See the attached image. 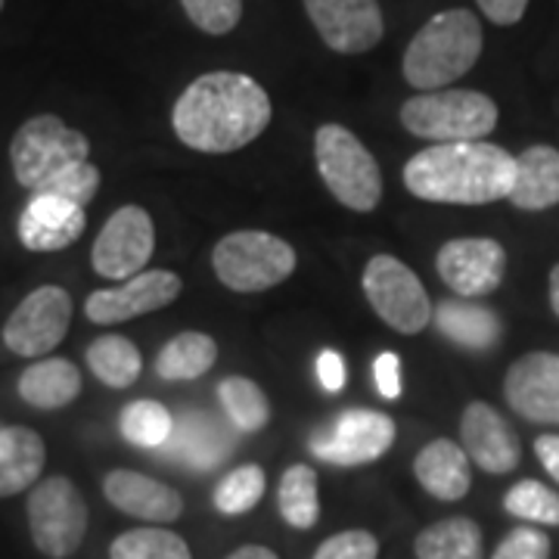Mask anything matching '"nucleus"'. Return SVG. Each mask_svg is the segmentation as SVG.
<instances>
[{"label": "nucleus", "mask_w": 559, "mask_h": 559, "mask_svg": "<svg viewBox=\"0 0 559 559\" xmlns=\"http://www.w3.org/2000/svg\"><path fill=\"white\" fill-rule=\"evenodd\" d=\"M44 441L28 426H0V498H13L40 479Z\"/></svg>", "instance_id": "23"}, {"label": "nucleus", "mask_w": 559, "mask_h": 559, "mask_svg": "<svg viewBox=\"0 0 559 559\" xmlns=\"http://www.w3.org/2000/svg\"><path fill=\"white\" fill-rule=\"evenodd\" d=\"M373 377H377V389L382 399H401V358L395 352H382L373 364Z\"/></svg>", "instance_id": "39"}, {"label": "nucleus", "mask_w": 559, "mask_h": 559, "mask_svg": "<svg viewBox=\"0 0 559 559\" xmlns=\"http://www.w3.org/2000/svg\"><path fill=\"white\" fill-rule=\"evenodd\" d=\"M550 308L559 318V264H554V271H550Z\"/></svg>", "instance_id": "44"}, {"label": "nucleus", "mask_w": 559, "mask_h": 559, "mask_svg": "<svg viewBox=\"0 0 559 559\" xmlns=\"http://www.w3.org/2000/svg\"><path fill=\"white\" fill-rule=\"evenodd\" d=\"M72 320V296L60 286H40L16 305L3 323V345L22 358H40L53 352Z\"/></svg>", "instance_id": "10"}, {"label": "nucleus", "mask_w": 559, "mask_h": 559, "mask_svg": "<svg viewBox=\"0 0 559 559\" xmlns=\"http://www.w3.org/2000/svg\"><path fill=\"white\" fill-rule=\"evenodd\" d=\"M87 156H91V140L57 116L28 119L10 143L13 175L32 193H40L69 168L87 162Z\"/></svg>", "instance_id": "6"}, {"label": "nucleus", "mask_w": 559, "mask_h": 559, "mask_svg": "<svg viewBox=\"0 0 559 559\" xmlns=\"http://www.w3.org/2000/svg\"><path fill=\"white\" fill-rule=\"evenodd\" d=\"M323 44L345 57L373 50L382 40L385 22L377 0H301Z\"/></svg>", "instance_id": "13"}, {"label": "nucleus", "mask_w": 559, "mask_h": 559, "mask_svg": "<svg viewBox=\"0 0 559 559\" xmlns=\"http://www.w3.org/2000/svg\"><path fill=\"white\" fill-rule=\"evenodd\" d=\"M87 364L94 370V377L109 385V389H128L134 385L140 377V358L138 345L124 336H103L91 348H87Z\"/></svg>", "instance_id": "28"}, {"label": "nucleus", "mask_w": 559, "mask_h": 559, "mask_svg": "<svg viewBox=\"0 0 559 559\" xmlns=\"http://www.w3.org/2000/svg\"><path fill=\"white\" fill-rule=\"evenodd\" d=\"M97 187H100V168L91 165V162H81L75 168H69L66 175H60L53 183H47L40 193H47V197H62V200L87 205V202L97 197Z\"/></svg>", "instance_id": "36"}, {"label": "nucleus", "mask_w": 559, "mask_h": 559, "mask_svg": "<svg viewBox=\"0 0 559 559\" xmlns=\"http://www.w3.org/2000/svg\"><path fill=\"white\" fill-rule=\"evenodd\" d=\"M109 559H190V547L168 528H131L112 540Z\"/></svg>", "instance_id": "32"}, {"label": "nucleus", "mask_w": 559, "mask_h": 559, "mask_svg": "<svg viewBox=\"0 0 559 559\" xmlns=\"http://www.w3.org/2000/svg\"><path fill=\"white\" fill-rule=\"evenodd\" d=\"M320 180L352 212H373L382 200V175L373 153L342 124H320L314 134Z\"/></svg>", "instance_id": "5"}, {"label": "nucleus", "mask_w": 559, "mask_h": 559, "mask_svg": "<svg viewBox=\"0 0 559 559\" xmlns=\"http://www.w3.org/2000/svg\"><path fill=\"white\" fill-rule=\"evenodd\" d=\"M476 3L495 25H516L528 10V0H476Z\"/></svg>", "instance_id": "41"}, {"label": "nucleus", "mask_w": 559, "mask_h": 559, "mask_svg": "<svg viewBox=\"0 0 559 559\" xmlns=\"http://www.w3.org/2000/svg\"><path fill=\"white\" fill-rule=\"evenodd\" d=\"M419 559H481V528L466 516H451L419 532Z\"/></svg>", "instance_id": "26"}, {"label": "nucleus", "mask_w": 559, "mask_h": 559, "mask_svg": "<svg viewBox=\"0 0 559 559\" xmlns=\"http://www.w3.org/2000/svg\"><path fill=\"white\" fill-rule=\"evenodd\" d=\"M280 513L286 525L293 528H311L320 516V500H318V473L305 463H296L283 473L277 488Z\"/></svg>", "instance_id": "29"}, {"label": "nucleus", "mask_w": 559, "mask_h": 559, "mask_svg": "<svg viewBox=\"0 0 559 559\" xmlns=\"http://www.w3.org/2000/svg\"><path fill=\"white\" fill-rule=\"evenodd\" d=\"M212 267L234 293L271 289L296 271V249L264 230H237L212 252Z\"/></svg>", "instance_id": "7"}, {"label": "nucleus", "mask_w": 559, "mask_h": 559, "mask_svg": "<svg viewBox=\"0 0 559 559\" xmlns=\"http://www.w3.org/2000/svg\"><path fill=\"white\" fill-rule=\"evenodd\" d=\"M87 227L84 205L35 193L20 215V240L32 252H60L79 240Z\"/></svg>", "instance_id": "18"}, {"label": "nucleus", "mask_w": 559, "mask_h": 559, "mask_svg": "<svg viewBox=\"0 0 559 559\" xmlns=\"http://www.w3.org/2000/svg\"><path fill=\"white\" fill-rule=\"evenodd\" d=\"M261 495H264V469L255 463H246L221 479L215 488V507L224 516H240L259 503Z\"/></svg>", "instance_id": "33"}, {"label": "nucleus", "mask_w": 559, "mask_h": 559, "mask_svg": "<svg viewBox=\"0 0 559 559\" xmlns=\"http://www.w3.org/2000/svg\"><path fill=\"white\" fill-rule=\"evenodd\" d=\"M168 454L193 469H212L234 454V432L205 411H183L175 419L171 439L165 441Z\"/></svg>", "instance_id": "20"}, {"label": "nucleus", "mask_w": 559, "mask_h": 559, "mask_svg": "<svg viewBox=\"0 0 559 559\" xmlns=\"http://www.w3.org/2000/svg\"><path fill=\"white\" fill-rule=\"evenodd\" d=\"M218 399L230 426L240 432H259L271 419V404L264 399V392L246 377H227L218 385Z\"/></svg>", "instance_id": "30"}, {"label": "nucleus", "mask_w": 559, "mask_h": 559, "mask_svg": "<svg viewBox=\"0 0 559 559\" xmlns=\"http://www.w3.org/2000/svg\"><path fill=\"white\" fill-rule=\"evenodd\" d=\"M218 360V345L205 333H180L168 342L156 358V373L162 380H197L209 373Z\"/></svg>", "instance_id": "27"}, {"label": "nucleus", "mask_w": 559, "mask_h": 559, "mask_svg": "<svg viewBox=\"0 0 559 559\" xmlns=\"http://www.w3.org/2000/svg\"><path fill=\"white\" fill-rule=\"evenodd\" d=\"M171 429H175V419L159 401H134L121 411L119 417L121 436L131 444L150 448V451L165 448V441L171 439Z\"/></svg>", "instance_id": "31"}, {"label": "nucleus", "mask_w": 559, "mask_h": 559, "mask_svg": "<svg viewBox=\"0 0 559 559\" xmlns=\"http://www.w3.org/2000/svg\"><path fill=\"white\" fill-rule=\"evenodd\" d=\"M377 554H380V540L370 532L355 528V532H342L323 540L314 559H377Z\"/></svg>", "instance_id": "37"}, {"label": "nucleus", "mask_w": 559, "mask_h": 559, "mask_svg": "<svg viewBox=\"0 0 559 559\" xmlns=\"http://www.w3.org/2000/svg\"><path fill=\"white\" fill-rule=\"evenodd\" d=\"M414 476L432 498L439 500H460L473 485L466 451L448 439L429 441L419 451V457L414 460Z\"/></svg>", "instance_id": "22"}, {"label": "nucleus", "mask_w": 559, "mask_h": 559, "mask_svg": "<svg viewBox=\"0 0 559 559\" xmlns=\"http://www.w3.org/2000/svg\"><path fill=\"white\" fill-rule=\"evenodd\" d=\"M20 395L38 411H57L81 395V373L72 360L47 358L32 364L20 377Z\"/></svg>", "instance_id": "24"}, {"label": "nucleus", "mask_w": 559, "mask_h": 559, "mask_svg": "<svg viewBox=\"0 0 559 559\" xmlns=\"http://www.w3.org/2000/svg\"><path fill=\"white\" fill-rule=\"evenodd\" d=\"M318 380H320V385L326 389V392H342V389H345L348 373H345V360H342L340 352H333V348L320 352Z\"/></svg>", "instance_id": "40"}, {"label": "nucleus", "mask_w": 559, "mask_h": 559, "mask_svg": "<svg viewBox=\"0 0 559 559\" xmlns=\"http://www.w3.org/2000/svg\"><path fill=\"white\" fill-rule=\"evenodd\" d=\"M187 20L205 35H230L242 16V0H180Z\"/></svg>", "instance_id": "35"}, {"label": "nucleus", "mask_w": 559, "mask_h": 559, "mask_svg": "<svg viewBox=\"0 0 559 559\" xmlns=\"http://www.w3.org/2000/svg\"><path fill=\"white\" fill-rule=\"evenodd\" d=\"M481 44V22L469 10L436 13L404 50V81L419 94L441 91L479 62Z\"/></svg>", "instance_id": "3"}, {"label": "nucleus", "mask_w": 559, "mask_h": 559, "mask_svg": "<svg viewBox=\"0 0 559 559\" xmlns=\"http://www.w3.org/2000/svg\"><path fill=\"white\" fill-rule=\"evenodd\" d=\"M28 528L44 557L69 559L87 532V503L66 476H50L28 495Z\"/></svg>", "instance_id": "8"}, {"label": "nucleus", "mask_w": 559, "mask_h": 559, "mask_svg": "<svg viewBox=\"0 0 559 559\" xmlns=\"http://www.w3.org/2000/svg\"><path fill=\"white\" fill-rule=\"evenodd\" d=\"M503 399L528 423L559 426V355L532 352L510 364Z\"/></svg>", "instance_id": "15"}, {"label": "nucleus", "mask_w": 559, "mask_h": 559, "mask_svg": "<svg viewBox=\"0 0 559 559\" xmlns=\"http://www.w3.org/2000/svg\"><path fill=\"white\" fill-rule=\"evenodd\" d=\"M507 200L522 212H544L559 205V150L538 143L516 156V180Z\"/></svg>", "instance_id": "21"}, {"label": "nucleus", "mask_w": 559, "mask_h": 559, "mask_svg": "<svg viewBox=\"0 0 559 559\" xmlns=\"http://www.w3.org/2000/svg\"><path fill=\"white\" fill-rule=\"evenodd\" d=\"M364 296L373 305L392 330L404 336H414L429 326L432 320V301L426 296L419 277L395 255H373L364 267Z\"/></svg>", "instance_id": "9"}, {"label": "nucleus", "mask_w": 559, "mask_h": 559, "mask_svg": "<svg viewBox=\"0 0 559 559\" xmlns=\"http://www.w3.org/2000/svg\"><path fill=\"white\" fill-rule=\"evenodd\" d=\"M103 495L116 510L146 522H175L183 513V500L175 488L134 469H112L103 479Z\"/></svg>", "instance_id": "19"}, {"label": "nucleus", "mask_w": 559, "mask_h": 559, "mask_svg": "<svg viewBox=\"0 0 559 559\" xmlns=\"http://www.w3.org/2000/svg\"><path fill=\"white\" fill-rule=\"evenodd\" d=\"M0 10H3V0H0Z\"/></svg>", "instance_id": "45"}, {"label": "nucleus", "mask_w": 559, "mask_h": 559, "mask_svg": "<svg viewBox=\"0 0 559 559\" xmlns=\"http://www.w3.org/2000/svg\"><path fill=\"white\" fill-rule=\"evenodd\" d=\"M516 180V156L488 140L436 143L404 165V187L426 202L488 205L507 200Z\"/></svg>", "instance_id": "2"}, {"label": "nucleus", "mask_w": 559, "mask_h": 559, "mask_svg": "<svg viewBox=\"0 0 559 559\" xmlns=\"http://www.w3.org/2000/svg\"><path fill=\"white\" fill-rule=\"evenodd\" d=\"M271 97L242 72H205L180 94L175 134L200 153H237L271 124Z\"/></svg>", "instance_id": "1"}, {"label": "nucleus", "mask_w": 559, "mask_h": 559, "mask_svg": "<svg viewBox=\"0 0 559 559\" xmlns=\"http://www.w3.org/2000/svg\"><path fill=\"white\" fill-rule=\"evenodd\" d=\"M498 103L481 91L441 87L417 94L401 106V124L419 140L466 143L485 140L498 128Z\"/></svg>", "instance_id": "4"}, {"label": "nucleus", "mask_w": 559, "mask_h": 559, "mask_svg": "<svg viewBox=\"0 0 559 559\" xmlns=\"http://www.w3.org/2000/svg\"><path fill=\"white\" fill-rule=\"evenodd\" d=\"M227 559H277V554L267 550V547H259V544H246L240 550H234Z\"/></svg>", "instance_id": "43"}, {"label": "nucleus", "mask_w": 559, "mask_h": 559, "mask_svg": "<svg viewBox=\"0 0 559 559\" xmlns=\"http://www.w3.org/2000/svg\"><path fill=\"white\" fill-rule=\"evenodd\" d=\"M460 441L466 457L491 476H503L520 466V439L510 423L485 401H473L460 419Z\"/></svg>", "instance_id": "17"}, {"label": "nucleus", "mask_w": 559, "mask_h": 559, "mask_svg": "<svg viewBox=\"0 0 559 559\" xmlns=\"http://www.w3.org/2000/svg\"><path fill=\"white\" fill-rule=\"evenodd\" d=\"M491 559H550V538L540 528L520 525L500 540Z\"/></svg>", "instance_id": "38"}, {"label": "nucleus", "mask_w": 559, "mask_h": 559, "mask_svg": "<svg viewBox=\"0 0 559 559\" xmlns=\"http://www.w3.org/2000/svg\"><path fill=\"white\" fill-rule=\"evenodd\" d=\"M436 271L448 289H454L463 299H481L495 293L503 283L507 252L498 240L485 237H463L444 242L436 255Z\"/></svg>", "instance_id": "14"}, {"label": "nucleus", "mask_w": 559, "mask_h": 559, "mask_svg": "<svg viewBox=\"0 0 559 559\" xmlns=\"http://www.w3.org/2000/svg\"><path fill=\"white\" fill-rule=\"evenodd\" d=\"M156 249L153 218L140 205H121L112 218L103 224L94 242V271L109 280H131L150 264Z\"/></svg>", "instance_id": "12"}, {"label": "nucleus", "mask_w": 559, "mask_h": 559, "mask_svg": "<svg viewBox=\"0 0 559 559\" xmlns=\"http://www.w3.org/2000/svg\"><path fill=\"white\" fill-rule=\"evenodd\" d=\"M180 296V280L171 271H140L116 289H97L87 296V318L94 323H124L140 314L168 308Z\"/></svg>", "instance_id": "16"}, {"label": "nucleus", "mask_w": 559, "mask_h": 559, "mask_svg": "<svg viewBox=\"0 0 559 559\" xmlns=\"http://www.w3.org/2000/svg\"><path fill=\"white\" fill-rule=\"evenodd\" d=\"M436 326L441 336L463 348H488L500 340V320L491 308L473 299H448L436 308Z\"/></svg>", "instance_id": "25"}, {"label": "nucleus", "mask_w": 559, "mask_h": 559, "mask_svg": "<svg viewBox=\"0 0 559 559\" xmlns=\"http://www.w3.org/2000/svg\"><path fill=\"white\" fill-rule=\"evenodd\" d=\"M503 507L516 520L535 522V525H559V495L535 479L513 485L503 498Z\"/></svg>", "instance_id": "34"}, {"label": "nucleus", "mask_w": 559, "mask_h": 559, "mask_svg": "<svg viewBox=\"0 0 559 559\" xmlns=\"http://www.w3.org/2000/svg\"><path fill=\"white\" fill-rule=\"evenodd\" d=\"M395 419L380 411H345L323 432L311 436V454L330 466H360L395 444Z\"/></svg>", "instance_id": "11"}, {"label": "nucleus", "mask_w": 559, "mask_h": 559, "mask_svg": "<svg viewBox=\"0 0 559 559\" xmlns=\"http://www.w3.org/2000/svg\"><path fill=\"white\" fill-rule=\"evenodd\" d=\"M535 454L544 463V469L559 481V436H540L535 441Z\"/></svg>", "instance_id": "42"}]
</instances>
